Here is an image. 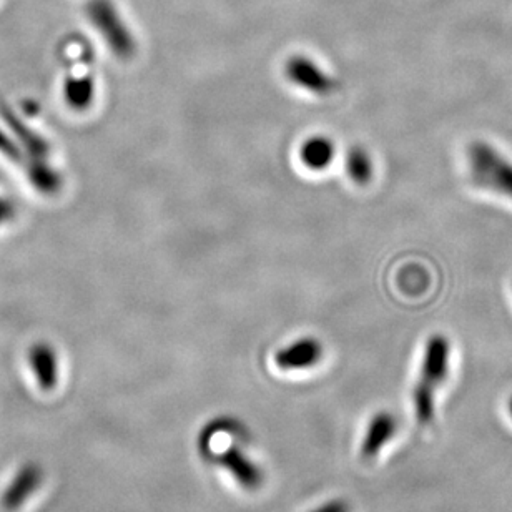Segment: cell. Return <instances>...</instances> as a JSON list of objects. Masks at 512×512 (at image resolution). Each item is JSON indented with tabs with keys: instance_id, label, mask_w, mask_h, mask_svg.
Returning <instances> with one entry per match:
<instances>
[{
	"instance_id": "cell-1",
	"label": "cell",
	"mask_w": 512,
	"mask_h": 512,
	"mask_svg": "<svg viewBox=\"0 0 512 512\" xmlns=\"http://www.w3.org/2000/svg\"><path fill=\"white\" fill-rule=\"evenodd\" d=\"M451 345L443 335L429 338L424 348L421 363V378L413 389V404L416 419L421 426H429L436 413V389L448 378Z\"/></svg>"
},
{
	"instance_id": "cell-2",
	"label": "cell",
	"mask_w": 512,
	"mask_h": 512,
	"mask_svg": "<svg viewBox=\"0 0 512 512\" xmlns=\"http://www.w3.org/2000/svg\"><path fill=\"white\" fill-rule=\"evenodd\" d=\"M471 180L478 187L512 198V162L486 142H473L468 148Z\"/></svg>"
},
{
	"instance_id": "cell-3",
	"label": "cell",
	"mask_w": 512,
	"mask_h": 512,
	"mask_svg": "<svg viewBox=\"0 0 512 512\" xmlns=\"http://www.w3.org/2000/svg\"><path fill=\"white\" fill-rule=\"evenodd\" d=\"M85 14L115 57L122 60L132 59L137 44L130 27L112 0H89Z\"/></svg>"
},
{
	"instance_id": "cell-4",
	"label": "cell",
	"mask_w": 512,
	"mask_h": 512,
	"mask_svg": "<svg viewBox=\"0 0 512 512\" xmlns=\"http://www.w3.org/2000/svg\"><path fill=\"white\" fill-rule=\"evenodd\" d=\"M44 483V471L39 464L27 463L10 479L9 486L5 488L0 506L7 512L19 511Z\"/></svg>"
},
{
	"instance_id": "cell-5",
	"label": "cell",
	"mask_w": 512,
	"mask_h": 512,
	"mask_svg": "<svg viewBox=\"0 0 512 512\" xmlns=\"http://www.w3.org/2000/svg\"><path fill=\"white\" fill-rule=\"evenodd\" d=\"M285 74L291 84L298 85L311 94L326 95L335 90V80L305 55H295L288 59Z\"/></svg>"
},
{
	"instance_id": "cell-6",
	"label": "cell",
	"mask_w": 512,
	"mask_h": 512,
	"mask_svg": "<svg viewBox=\"0 0 512 512\" xmlns=\"http://www.w3.org/2000/svg\"><path fill=\"white\" fill-rule=\"evenodd\" d=\"M27 361L40 391L50 393L59 386V356L52 346L47 343H35L29 350Z\"/></svg>"
},
{
	"instance_id": "cell-7",
	"label": "cell",
	"mask_w": 512,
	"mask_h": 512,
	"mask_svg": "<svg viewBox=\"0 0 512 512\" xmlns=\"http://www.w3.org/2000/svg\"><path fill=\"white\" fill-rule=\"evenodd\" d=\"M323 356V346L316 338H301L281 348L275 355V363L280 370H308L318 365Z\"/></svg>"
},
{
	"instance_id": "cell-8",
	"label": "cell",
	"mask_w": 512,
	"mask_h": 512,
	"mask_svg": "<svg viewBox=\"0 0 512 512\" xmlns=\"http://www.w3.org/2000/svg\"><path fill=\"white\" fill-rule=\"evenodd\" d=\"M218 463L227 473L232 474L233 479L237 481L243 489L247 491H256L263 484V471L260 466L248 458L242 449L237 446H230L218 456Z\"/></svg>"
},
{
	"instance_id": "cell-9",
	"label": "cell",
	"mask_w": 512,
	"mask_h": 512,
	"mask_svg": "<svg viewBox=\"0 0 512 512\" xmlns=\"http://www.w3.org/2000/svg\"><path fill=\"white\" fill-rule=\"evenodd\" d=\"M398 431V419L393 413L380 411L371 418L365 439L361 443V456L365 459H373L381 453V449L394 438Z\"/></svg>"
},
{
	"instance_id": "cell-10",
	"label": "cell",
	"mask_w": 512,
	"mask_h": 512,
	"mask_svg": "<svg viewBox=\"0 0 512 512\" xmlns=\"http://www.w3.org/2000/svg\"><path fill=\"white\" fill-rule=\"evenodd\" d=\"M95 84L90 75H69L64 82V100L70 109L82 112L94 102Z\"/></svg>"
},
{
	"instance_id": "cell-11",
	"label": "cell",
	"mask_w": 512,
	"mask_h": 512,
	"mask_svg": "<svg viewBox=\"0 0 512 512\" xmlns=\"http://www.w3.org/2000/svg\"><path fill=\"white\" fill-rule=\"evenodd\" d=\"M300 158L303 165L310 170H325L330 167L335 158V145L330 138L313 137L308 138L301 145Z\"/></svg>"
},
{
	"instance_id": "cell-12",
	"label": "cell",
	"mask_w": 512,
	"mask_h": 512,
	"mask_svg": "<svg viewBox=\"0 0 512 512\" xmlns=\"http://www.w3.org/2000/svg\"><path fill=\"white\" fill-rule=\"evenodd\" d=\"M345 168L348 177L360 185L370 182L373 177V162H371L370 153L360 145H355L346 152Z\"/></svg>"
},
{
	"instance_id": "cell-13",
	"label": "cell",
	"mask_w": 512,
	"mask_h": 512,
	"mask_svg": "<svg viewBox=\"0 0 512 512\" xmlns=\"http://www.w3.org/2000/svg\"><path fill=\"white\" fill-rule=\"evenodd\" d=\"M311 512H351V509L350 504L343 501V499H333V501L321 504Z\"/></svg>"
},
{
	"instance_id": "cell-14",
	"label": "cell",
	"mask_w": 512,
	"mask_h": 512,
	"mask_svg": "<svg viewBox=\"0 0 512 512\" xmlns=\"http://www.w3.org/2000/svg\"><path fill=\"white\" fill-rule=\"evenodd\" d=\"M14 212V205L10 203V200L0 197V225L5 227L14 218Z\"/></svg>"
},
{
	"instance_id": "cell-15",
	"label": "cell",
	"mask_w": 512,
	"mask_h": 512,
	"mask_svg": "<svg viewBox=\"0 0 512 512\" xmlns=\"http://www.w3.org/2000/svg\"><path fill=\"white\" fill-rule=\"evenodd\" d=\"M509 414H511V418H512V398H511V401H509Z\"/></svg>"
}]
</instances>
